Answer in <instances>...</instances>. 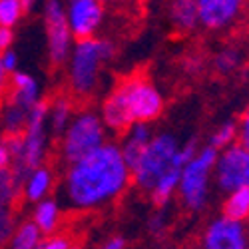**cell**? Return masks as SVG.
<instances>
[{
    "mask_svg": "<svg viewBox=\"0 0 249 249\" xmlns=\"http://www.w3.org/2000/svg\"><path fill=\"white\" fill-rule=\"evenodd\" d=\"M132 185V174L116 142L104 146L66 168L62 178V201L72 212H96L118 201Z\"/></svg>",
    "mask_w": 249,
    "mask_h": 249,
    "instance_id": "obj_1",
    "label": "cell"
},
{
    "mask_svg": "<svg viewBox=\"0 0 249 249\" xmlns=\"http://www.w3.org/2000/svg\"><path fill=\"white\" fill-rule=\"evenodd\" d=\"M116 42L110 38L74 40L66 62L68 94L74 100H88L98 92L104 68L116 58Z\"/></svg>",
    "mask_w": 249,
    "mask_h": 249,
    "instance_id": "obj_2",
    "label": "cell"
},
{
    "mask_svg": "<svg viewBox=\"0 0 249 249\" xmlns=\"http://www.w3.org/2000/svg\"><path fill=\"white\" fill-rule=\"evenodd\" d=\"M12 152H14V161L12 170L18 176L20 181L24 178L46 163L48 158V142H50V132H48V100H42L40 104L32 108L26 128L20 136H12Z\"/></svg>",
    "mask_w": 249,
    "mask_h": 249,
    "instance_id": "obj_3",
    "label": "cell"
},
{
    "mask_svg": "<svg viewBox=\"0 0 249 249\" xmlns=\"http://www.w3.org/2000/svg\"><path fill=\"white\" fill-rule=\"evenodd\" d=\"M58 158L62 165H72L86 158L94 150L108 142V130L104 126L100 114L92 108L76 110L72 122L58 140Z\"/></svg>",
    "mask_w": 249,
    "mask_h": 249,
    "instance_id": "obj_4",
    "label": "cell"
},
{
    "mask_svg": "<svg viewBox=\"0 0 249 249\" xmlns=\"http://www.w3.org/2000/svg\"><path fill=\"white\" fill-rule=\"evenodd\" d=\"M217 160V150L205 143L197 154L183 165L178 196L185 210L201 212L210 201V183L213 179V165Z\"/></svg>",
    "mask_w": 249,
    "mask_h": 249,
    "instance_id": "obj_5",
    "label": "cell"
},
{
    "mask_svg": "<svg viewBox=\"0 0 249 249\" xmlns=\"http://www.w3.org/2000/svg\"><path fill=\"white\" fill-rule=\"evenodd\" d=\"M179 140L172 132H158L152 136L150 143L140 156L138 163L134 165L132 174V183L134 188L150 194L154 190L156 181L163 176V172L174 163L178 152H179Z\"/></svg>",
    "mask_w": 249,
    "mask_h": 249,
    "instance_id": "obj_6",
    "label": "cell"
},
{
    "mask_svg": "<svg viewBox=\"0 0 249 249\" xmlns=\"http://www.w3.org/2000/svg\"><path fill=\"white\" fill-rule=\"evenodd\" d=\"M114 90L118 92L132 124H136V122L152 124L161 116V112L165 108V100H163L161 92L156 88L154 82L143 74L128 76L126 80L118 82Z\"/></svg>",
    "mask_w": 249,
    "mask_h": 249,
    "instance_id": "obj_7",
    "label": "cell"
},
{
    "mask_svg": "<svg viewBox=\"0 0 249 249\" xmlns=\"http://www.w3.org/2000/svg\"><path fill=\"white\" fill-rule=\"evenodd\" d=\"M42 20L46 30V54L52 68L66 66L74 46V36L66 20L64 0H44Z\"/></svg>",
    "mask_w": 249,
    "mask_h": 249,
    "instance_id": "obj_8",
    "label": "cell"
},
{
    "mask_svg": "<svg viewBox=\"0 0 249 249\" xmlns=\"http://www.w3.org/2000/svg\"><path fill=\"white\" fill-rule=\"evenodd\" d=\"M213 183L221 194L249 188V150L235 142L233 146L217 152L213 165Z\"/></svg>",
    "mask_w": 249,
    "mask_h": 249,
    "instance_id": "obj_9",
    "label": "cell"
},
{
    "mask_svg": "<svg viewBox=\"0 0 249 249\" xmlns=\"http://www.w3.org/2000/svg\"><path fill=\"white\" fill-rule=\"evenodd\" d=\"M199 28L207 32H223L235 26L249 0H196Z\"/></svg>",
    "mask_w": 249,
    "mask_h": 249,
    "instance_id": "obj_10",
    "label": "cell"
},
{
    "mask_svg": "<svg viewBox=\"0 0 249 249\" xmlns=\"http://www.w3.org/2000/svg\"><path fill=\"white\" fill-rule=\"evenodd\" d=\"M199 148L201 146H199L197 138H190L188 142H183L179 146V152H178L174 163L163 172V176L156 181L154 190L150 192V197H152V203L156 205V210H165V207L170 205V201L178 194V185H179V178H181L183 165L197 154Z\"/></svg>",
    "mask_w": 249,
    "mask_h": 249,
    "instance_id": "obj_11",
    "label": "cell"
},
{
    "mask_svg": "<svg viewBox=\"0 0 249 249\" xmlns=\"http://www.w3.org/2000/svg\"><path fill=\"white\" fill-rule=\"evenodd\" d=\"M66 20L74 40L94 38L104 24L106 6L100 0H66Z\"/></svg>",
    "mask_w": 249,
    "mask_h": 249,
    "instance_id": "obj_12",
    "label": "cell"
},
{
    "mask_svg": "<svg viewBox=\"0 0 249 249\" xmlns=\"http://www.w3.org/2000/svg\"><path fill=\"white\" fill-rule=\"evenodd\" d=\"M247 230L243 221L225 215L213 217L201 233V249H247Z\"/></svg>",
    "mask_w": 249,
    "mask_h": 249,
    "instance_id": "obj_13",
    "label": "cell"
},
{
    "mask_svg": "<svg viewBox=\"0 0 249 249\" xmlns=\"http://www.w3.org/2000/svg\"><path fill=\"white\" fill-rule=\"evenodd\" d=\"M4 100H10L12 104H16V106L32 112V108L36 104L42 102L44 98H42L40 82L32 74H28L24 70H18L10 78V88H8V94L4 96Z\"/></svg>",
    "mask_w": 249,
    "mask_h": 249,
    "instance_id": "obj_14",
    "label": "cell"
},
{
    "mask_svg": "<svg viewBox=\"0 0 249 249\" xmlns=\"http://www.w3.org/2000/svg\"><path fill=\"white\" fill-rule=\"evenodd\" d=\"M152 136H154L152 124H143V122L132 124V126L122 134V142L118 143V146H120L122 158L130 168V172L134 170V165L138 163L140 156L143 154V150H146V146L150 143Z\"/></svg>",
    "mask_w": 249,
    "mask_h": 249,
    "instance_id": "obj_15",
    "label": "cell"
},
{
    "mask_svg": "<svg viewBox=\"0 0 249 249\" xmlns=\"http://www.w3.org/2000/svg\"><path fill=\"white\" fill-rule=\"evenodd\" d=\"M54 185H56V174H54V170L50 168L48 163H44V165H40V168L32 170L24 178V181H22V197H24V201L34 205L38 201L50 197Z\"/></svg>",
    "mask_w": 249,
    "mask_h": 249,
    "instance_id": "obj_16",
    "label": "cell"
},
{
    "mask_svg": "<svg viewBox=\"0 0 249 249\" xmlns=\"http://www.w3.org/2000/svg\"><path fill=\"white\" fill-rule=\"evenodd\" d=\"M76 114V104L70 94H58L48 100V132L54 140H58Z\"/></svg>",
    "mask_w": 249,
    "mask_h": 249,
    "instance_id": "obj_17",
    "label": "cell"
},
{
    "mask_svg": "<svg viewBox=\"0 0 249 249\" xmlns=\"http://www.w3.org/2000/svg\"><path fill=\"white\" fill-rule=\"evenodd\" d=\"M168 22L178 34H192L199 28L196 0H170Z\"/></svg>",
    "mask_w": 249,
    "mask_h": 249,
    "instance_id": "obj_18",
    "label": "cell"
},
{
    "mask_svg": "<svg viewBox=\"0 0 249 249\" xmlns=\"http://www.w3.org/2000/svg\"><path fill=\"white\" fill-rule=\"evenodd\" d=\"M30 219L34 221V225L40 230L44 237H50L54 233H58V227L62 223V207L60 201L54 197H46L42 201L34 203L32 207V215Z\"/></svg>",
    "mask_w": 249,
    "mask_h": 249,
    "instance_id": "obj_19",
    "label": "cell"
},
{
    "mask_svg": "<svg viewBox=\"0 0 249 249\" xmlns=\"http://www.w3.org/2000/svg\"><path fill=\"white\" fill-rule=\"evenodd\" d=\"M30 112L16 106L10 100H2L0 106V134L2 136H20L26 128Z\"/></svg>",
    "mask_w": 249,
    "mask_h": 249,
    "instance_id": "obj_20",
    "label": "cell"
},
{
    "mask_svg": "<svg viewBox=\"0 0 249 249\" xmlns=\"http://www.w3.org/2000/svg\"><path fill=\"white\" fill-rule=\"evenodd\" d=\"M42 239H44V235L40 233L34 221L24 219V221H18L16 230L8 241V249H38Z\"/></svg>",
    "mask_w": 249,
    "mask_h": 249,
    "instance_id": "obj_21",
    "label": "cell"
},
{
    "mask_svg": "<svg viewBox=\"0 0 249 249\" xmlns=\"http://www.w3.org/2000/svg\"><path fill=\"white\" fill-rule=\"evenodd\" d=\"M221 212H223L221 215L230 219L245 221L249 217V188H239V190L225 194Z\"/></svg>",
    "mask_w": 249,
    "mask_h": 249,
    "instance_id": "obj_22",
    "label": "cell"
},
{
    "mask_svg": "<svg viewBox=\"0 0 249 249\" xmlns=\"http://www.w3.org/2000/svg\"><path fill=\"white\" fill-rule=\"evenodd\" d=\"M22 196V181L12 168H0V207H14Z\"/></svg>",
    "mask_w": 249,
    "mask_h": 249,
    "instance_id": "obj_23",
    "label": "cell"
},
{
    "mask_svg": "<svg viewBox=\"0 0 249 249\" xmlns=\"http://www.w3.org/2000/svg\"><path fill=\"white\" fill-rule=\"evenodd\" d=\"M241 66V50L235 46H225L213 56V70L219 76H230Z\"/></svg>",
    "mask_w": 249,
    "mask_h": 249,
    "instance_id": "obj_24",
    "label": "cell"
},
{
    "mask_svg": "<svg viewBox=\"0 0 249 249\" xmlns=\"http://www.w3.org/2000/svg\"><path fill=\"white\" fill-rule=\"evenodd\" d=\"M235 142H237V122L227 120V122H223L221 126H217V128L212 132L210 140H207V146L213 148V150H217V152H221V150H225V148L233 146Z\"/></svg>",
    "mask_w": 249,
    "mask_h": 249,
    "instance_id": "obj_25",
    "label": "cell"
},
{
    "mask_svg": "<svg viewBox=\"0 0 249 249\" xmlns=\"http://www.w3.org/2000/svg\"><path fill=\"white\" fill-rule=\"evenodd\" d=\"M24 8L20 0H0V26L12 28L22 20Z\"/></svg>",
    "mask_w": 249,
    "mask_h": 249,
    "instance_id": "obj_26",
    "label": "cell"
},
{
    "mask_svg": "<svg viewBox=\"0 0 249 249\" xmlns=\"http://www.w3.org/2000/svg\"><path fill=\"white\" fill-rule=\"evenodd\" d=\"M18 225L14 207H0V247L8 245L14 230Z\"/></svg>",
    "mask_w": 249,
    "mask_h": 249,
    "instance_id": "obj_27",
    "label": "cell"
},
{
    "mask_svg": "<svg viewBox=\"0 0 249 249\" xmlns=\"http://www.w3.org/2000/svg\"><path fill=\"white\" fill-rule=\"evenodd\" d=\"M146 227H148V233L154 239H161L168 233V213H165V210H156L154 213H150Z\"/></svg>",
    "mask_w": 249,
    "mask_h": 249,
    "instance_id": "obj_28",
    "label": "cell"
},
{
    "mask_svg": "<svg viewBox=\"0 0 249 249\" xmlns=\"http://www.w3.org/2000/svg\"><path fill=\"white\" fill-rule=\"evenodd\" d=\"M72 239L64 233H54L50 237H44L42 243L38 245V249H70Z\"/></svg>",
    "mask_w": 249,
    "mask_h": 249,
    "instance_id": "obj_29",
    "label": "cell"
},
{
    "mask_svg": "<svg viewBox=\"0 0 249 249\" xmlns=\"http://www.w3.org/2000/svg\"><path fill=\"white\" fill-rule=\"evenodd\" d=\"M237 143L249 150V106L243 110L239 122H237Z\"/></svg>",
    "mask_w": 249,
    "mask_h": 249,
    "instance_id": "obj_30",
    "label": "cell"
},
{
    "mask_svg": "<svg viewBox=\"0 0 249 249\" xmlns=\"http://www.w3.org/2000/svg\"><path fill=\"white\" fill-rule=\"evenodd\" d=\"M12 146H10V138L0 134V168H12Z\"/></svg>",
    "mask_w": 249,
    "mask_h": 249,
    "instance_id": "obj_31",
    "label": "cell"
},
{
    "mask_svg": "<svg viewBox=\"0 0 249 249\" xmlns=\"http://www.w3.org/2000/svg\"><path fill=\"white\" fill-rule=\"evenodd\" d=\"M0 64H2L4 70L10 72V74L18 72V54L12 48L6 50V52H2V54H0Z\"/></svg>",
    "mask_w": 249,
    "mask_h": 249,
    "instance_id": "obj_32",
    "label": "cell"
},
{
    "mask_svg": "<svg viewBox=\"0 0 249 249\" xmlns=\"http://www.w3.org/2000/svg\"><path fill=\"white\" fill-rule=\"evenodd\" d=\"M183 68L185 72H190V74H199L203 70V58L201 56H188L183 60Z\"/></svg>",
    "mask_w": 249,
    "mask_h": 249,
    "instance_id": "obj_33",
    "label": "cell"
},
{
    "mask_svg": "<svg viewBox=\"0 0 249 249\" xmlns=\"http://www.w3.org/2000/svg\"><path fill=\"white\" fill-rule=\"evenodd\" d=\"M14 44V30L12 28H4L0 26V54L10 50Z\"/></svg>",
    "mask_w": 249,
    "mask_h": 249,
    "instance_id": "obj_34",
    "label": "cell"
},
{
    "mask_svg": "<svg viewBox=\"0 0 249 249\" xmlns=\"http://www.w3.org/2000/svg\"><path fill=\"white\" fill-rule=\"evenodd\" d=\"M98 249H128V241L124 239L122 235H112L104 241Z\"/></svg>",
    "mask_w": 249,
    "mask_h": 249,
    "instance_id": "obj_35",
    "label": "cell"
},
{
    "mask_svg": "<svg viewBox=\"0 0 249 249\" xmlns=\"http://www.w3.org/2000/svg\"><path fill=\"white\" fill-rule=\"evenodd\" d=\"M10 78L12 74L4 70V66L0 64V100H4V96L8 94V88H10Z\"/></svg>",
    "mask_w": 249,
    "mask_h": 249,
    "instance_id": "obj_36",
    "label": "cell"
},
{
    "mask_svg": "<svg viewBox=\"0 0 249 249\" xmlns=\"http://www.w3.org/2000/svg\"><path fill=\"white\" fill-rule=\"evenodd\" d=\"M20 2H22V8H24V12H30V10L36 6V2H38V0H20Z\"/></svg>",
    "mask_w": 249,
    "mask_h": 249,
    "instance_id": "obj_37",
    "label": "cell"
},
{
    "mask_svg": "<svg viewBox=\"0 0 249 249\" xmlns=\"http://www.w3.org/2000/svg\"><path fill=\"white\" fill-rule=\"evenodd\" d=\"M100 2H102L104 6H106V4H114V2H118V0H100Z\"/></svg>",
    "mask_w": 249,
    "mask_h": 249,
    "instance_id": "obj_38",
    "label": "cell"
},
{
    "mask_svg": "<svg viewBox=\"0 0 249 249\" xmlns=\"http://www.w3.org/2000/svg\"><path fill=\"white\" fill-rule=\"evenodd\" d=\"M70 249H84V247H82V245H74V243H72V245H70Z\"/></svg>",
    "mask_w": 249,
    "mask_h": 249,
    "instance_id": "obj_39",
    "label": "cell"
},
{
    "mask_svg": "<svg viewBox=\"0 0 249 249\" xmlns=\"http://www.w3.org/2000/svg\"><path fill=\"white\" fill-rule=\"evenodd\" d=\"M158 249H163V247H158Z\"/></svg>",
    "mask_w": 249,
    "mask_h": 249,
    "instance_id": "obj_40",
    "label": "cell"
},
{
    "mask_svg": "<svg viewBox=\"0 0 249 249\" xmlns=\"http://www.w3.org/2000/svg\"><path fill=\"white\" fill-rule=\"evenodd\" d=\"M247 249H249V247H247Z\"/></svg>",
    "mask_w": 249,
    "mask_h": 249,
    "instance_id": "obj_41",
    "label": "cell"
}]
</instances>
